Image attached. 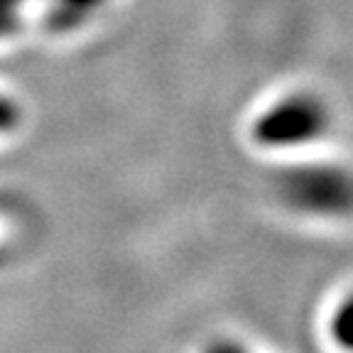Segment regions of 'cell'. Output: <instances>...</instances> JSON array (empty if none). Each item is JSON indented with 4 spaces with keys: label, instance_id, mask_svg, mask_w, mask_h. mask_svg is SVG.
Returning a JSON list of instances; mask_svg holds the SVG:
<instances>
[{
    "label": "cell",
    "instance_id": "obj_1",
    "mask_svg": "<svg viewBox=\"0 0 353 353\" xmlns=\"http://www.w3.org/2000/svg\"><path fill=\"white\" fill-rule=\"evenodd\" d=\"M277 196L294 214L312 219H351L353 172L326 162L287 167L277 176Z\"/></svg>",
    "mask_w": 353,
    "mask_h": 353
},
{
    "label": "cell",
    "instance_id": "obj_2",
    "mask_svg": "<svg viewBox=\"0 0 353 353\" xmlns=\"http://www.w3.org/2000/svg\"><path fill=\"white\" fill-rule=\"evenodd\" d=\"M329 128L331 113L324 101L299 91L260 110L250 128V140L270 152H302L321 143Z\"/></svg>",
    "mask_w": 353,
    "mask_h": 353
},
{
    "label": "cell",
    "instance_id": "obj_3",
    "mask_svg": "<svg viewBox=\"0 0 353 353\" xmlns=\"http://www.w3.org/2000/svg\"><path fill=\"white\" fill-rule=\"evenodd\" d=\"M326 339L339 353H353V290L331 304L326 314Z\"/></svg>",
    "mask_w": 353,
    "mask_h": 353
},
{
    "label": "cell",
    "instance_id": "obj_4",
    "mask_svg": "<svg viewBox=\"0 0 353 353\" xmlns=\"http://www.w3.org/2000/svg\"><path fill=\"white\" fill-rule=\"evenodd\" d=\"M22 0H0V34L10 32L15 28V10Z\"/></svg>",
    "mask_w": 353,
    "mask_h": 353
},
{
    "label": "cell",
    "instance_id": "obj_5",
    "mask_svg": "<svg viewBox=\"0 0 353 353\" xmlns=\"http://www.w3.org/2000/svg\"><path fill=\"white\" fill-rule=\"evenodd\" d=\"M10 121H12L10 105H8L6 101H0V130H3L6 125H10Z\"/></svg>",
    "mask_w": 353,
    "mask_h": 353
}]
</instances>
